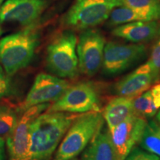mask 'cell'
<instances>
[{
	"mask_svg": "<svg viewBox=\"0 0 160 160\" xmlns=\"http://www.w3.org/2000/svg\"><path fill=\"white\" fill-rule=\"evenodd\" d=\"M79 115L45 111L35 118L30 128V160L51 159L70 126Z\"/></svg>",
	"mask_w": 160,
	"mask_h": 160,
	"instance_id": "cell-1",
	"label": "cell"
},
{
	"mask_svg": "<svg viewBox=\"0 0 160 160\" xmlns=\"http://www.w3.org/2000/svg\"><path fill=\"white\" fill-rule=\"evenodd\" d=\"M36 25L26 27L0 39V65L12 76L29 65L39 42Z\"/></svg>",
	"mask_w": 160,
	"mask_h": 160,
	"instance_id": "cell-2",
	"label": "cell"
},
{
	"mask_svg": "<svg viewBox=\"0 0 160 160\" xmlns=\"http://www.w3.org/2000/svg\"><path fill=\"white\" fill-rule=\"evenodd\" d=\"M102 124L103 117L100 111L80 114L62 139L53 160H69L77 157L102 128Z\"/></svg>",
	"mask_w": 160,
	"mask_h": 160,
	"instance_id": "cell-3",
	"label": "cell"
},
{
	"mask_svg": "<svg viewBox=\"0 0 160 160\" xmlns=\"http://www.w3.org/2000/svg\"><path fill=\"white\" fill-rule=\"evenodd\" d=\"M122 5V0H74L64 15L62 23L71 30L93 28L108 20L112 11Z\"/></svg>",
	"mask_w": 160,
	"mask_h": 160,
	"instance_id": "cell-4",
	"label": "cell"
},
{
	"mask_svg": "<svg viewBox=\"0 0 160 160\" xmlns=\"http://www.w3.org/2000/svg\"><path fill=\"white\" fill-rule=\"evenodd\" d=\"M77 44V38L72 31H65L53 38L46 52L48 70L59 78H74L79 71Z\"/></svg>",
	"mask_w": 160,
	"mask_h": 160,
	"instance_id": "cell-5",
	"label": "cell"
},
{
	"mask_svg": "<svg viewBox=\"0 0 160 160\" xmlns=\"http://www.w3.org/2000/svg\"><path fill=\"white\" fill-rule=\"evenodd\" d=\"M99 94L96 85L91 82H82L70 85L65 93L47 109L48 112H68L72 113L99 111Z\"/></svg>",
	"mask_w": 160,
	"mask_h": 160,
	"instance_id": "cell-6",
	"label": "cell"
},
{
	"mask_svg": "<svg viewBox=\"0 0 160 160\" xmlns=\"http://www.w3.org/2000/svg\"><path fill=\"white\" fill-rule=\"evenodd\" d=\"M105 38L99 30L90 28L80 33L77 44L80 71L88 77L94 76L102 66Z\"/></svg>",
	"mask_w": 160,
	"mask_h": 160,
	"instance_id": "cell-7",
	"label": "cell"
},
{
	"mask_svg": "<svg viewBox=\"0 0 160 160\" xmlns=\"http://www.w3.org/2000/svg\"><path fill=\"white\" fill-rule=\"evenodd\" d=\"M146 53L147 47L144 44L108 42L104 49L102 67L107 74H118L142 59Z\"/></svg>",
	"mask_w": 160,
	"mask_h": 160,
	"instance_id": "cell-8",
	"label": "cell"
},
{
	"mask_svg": "<svg viewBox=\"0 0 160 160\" xmlns=\"http://www.w3.org/2000/svg\"><path fill=\"white\" fill-rule=\"evenodd\" d=\"M50 103H44L30 108L23 112L13 131L7 137L6 146L9 160H30L29 136L32 122L39 114L47 111Z\"/></svg>",
	"mask_w": 160,
	"mask_h": 160,
	"instance_id": "cell-9",
	"label": "cell"
},
{
	"mask_svg": "<svg viewBox=\"0 0 160 160\" xmlns=\"http://www.w3.org/2000/svg\"><path fill=\"white\" fill-rule=\"evenodd\" d=\"M71 85L68 80L48 73H39L25 99L17 109L20 115L30 108L40 104L55 102Z\"/></svg>",
	"mask_w": 160,
	"mask_h": 160,
	"instance_id": "cell-10",
	"label": "cell"
},
{
	"mask_svg": "<svg viewBox=\"0 0 160 160\" xmlns=\"http://www.w3.org/2000/svg\"><path fill=\"white\" fill-rule=\"evenodd\" d=\"M48 5L49 0H5L0 10V23L34 25Z\"/></svg>",
	"mask_w": 160,
	"mask_h": 160,
	"instance_id": "cell-11",
	"label": "cell"
},
{
	"mask_svg": "<svg viewBox=\"0 0 160 160\" xmlns=\"http://www.w3.org/2000/svg\"><path fill=\"white\" fill-rule=\"evenodd\" d=\"M146 123L145 118L133 114L110 130L112 143L119 160L125 159L136 145L139 143Z\"/></svg>",
	"mask_w": 160,
	"mask_h": 160,
	"instance_id": "cell-12",
	"label": "cell"
},
{
	"mask_svg": "<svg viewBox=\"0 0 160 160\" xmlns=\"http://www.w3.org/2000/svg\"><path fill=\"white\" fill-rule=\"evenodd\" d=\"M153 85L154 78L147 62L116 83L114 91L119 97L134 99Z\"/></svg>",
	"mask_w": 160,
	"mask_h": 160,
	"instance_id": "cell-13",
	"label": "cell"
},
{
	"mask_svg": "<svg viewBox=\"0 0 160 160\" xmlns=\"http://www.w3.org/2000/svg\"><path fill=\"white\" fill-rule=\"evenodd\" d=\"M112 34L136 44L151 42L159 37L160 21H137L114 28Z\"/></svg>",
	"mask_w": 160,
	"mask_h": 160,
	"instance_id": "cell-14",
	"label": "cell"
},
{
	"mask_svg": "<svg viewBox=\"0 0 160 160\" xmlns=\"http://www.w3.org/2000/svg\"><path fill=\"white\" fill-rule=\"evenodd\" d=\"M81 160H119L109 131L99 130L82 151Z\"/></svg>",
	"mask_w": 160,
	"mask_h": 160,
	"instance_id": "cell-15",
	"label": "cell"
},
{
	"mask_svg": "<svg viewBox=\"0 0 160 160\" xmlns=\"http://www.w3.org/2000/svg\"><path fill=\"white\" fill-rule=\"evenodd\" d=\"M102 114L110 131L128 117L135 114L133 99L119 96L113 98L106 105Z\"/></svg>",
	"mask_w": 160,
	"mask_h": 160,
	"instance_id": "cell-16",
	"label": "cell"
},
{
	"mask_svg": "<svg viewBox=\"0 0 160 160\" xmlns=\"http://www.w3.org/2000/svg\"><path fill=\"white\" fill-rule=\"evenodd\" d=\"M133 105L136 115L145 119L154 117L160 109V83L133 99Z\"/></svg>",
	"mask_w": 160,
	"mask_h": 160,
	"instance_id": "cell-17",
	"label": "cell"
},
{
	"mask_svg": "<svg viewBox=\"0 0 160 160\" xmlns=\"http://www.w3.org/2000/svg\"><path fill=\"white\" fill-rule=\"evenodd\" d=\"M139 145L145 151L160 157L159 122L155 120L147 121Z\"/></svg>",
	"mask_w": 160,
	"mask_h": 160,
	"instance_id": "cell-18",
	"label": "cell"
},
{
	"mask_svg": "<svg viewBox=\"0 0 160 160\" xmlns=\"http://www.w3.org/2000/svg\"><path fill=\"white\" fill-rule=\"evenodd\" d=\"M123 5L133 9L145 21H160V0H122Z\"/></svg>",
	"mask_w": 160,
	"mask_h": 160,
	"instance_id": "cell-19",
	"label": "cell"
},
{
	"mask_svg": "<svg viewBox=\"0 0 160 160\" xmlns=\"http://www.w3.org/2000/svg\"><path fill=\"white\" fill-rule=\"evenodd\" d=\"M108 19V24L111 27H117L133 22L145 21L138 12L125 5L119 6L113 9Z\"/></svg>",
	"mask_w": 160,
	"mask_h": 160,
	"instance_id": "cell-20",
	"label": "cell"
},
{
	"mask_svg": "<svg viewBox=\"0 0 160 160\" xmlns=\"http://www.w3.org/2000/svg\"><path fill=\"white\" fill-rule=\"evenodd\" d=\"M20 114L8 105H0V137H7L17 125Z\"/></svg>",
	"mask_w": 160,
	"mask_h": 160,
	"instance_id": "cell-21",
	"label": "cell"
},
{
	"mask_svg": "<svg viewBox=\"0 0 160 160\" xmlns=\"http://www.w3.org/2000/svg\"><path fill=\"white\" fill-rule=\"evenodd\" d=\"M148 62L151 67L155 84L160 83V39L152 47Z\"/></svg>",
	"mask_w": 160,
	"mask_h": 160,
	"instance_id": "cell-22",
	"label": "cell"
},
{
	"mask_svg": "<svg viewBox=\"0 0 160 160\" xmlns=\"http://www.w3.org/2000/svg\"><path fill=\"white\" fill-rule=\"evenodd\" d=\"M124 160H160V157L144 149L134 147Z\"/></svg>",
	"mask_w": 160,
	"mask_h": 160,
	"instance_id": "cell-23",
	"label": "cell"
},
{
	"mask_svg": "<svg viewBox=\"0 0 160 160\" xmlns=\"http://www.w3.org/2000/svg\"><path fill=\"white\" fill-rule=\"evenodd\" d=\"M9 77L0 65V100L11 93L12 84Z\"/></svg>",
	"mask_w": 160,
	"mask_h": 160,
	"instance_id": "cell-24",
	"label": "cell"
},
{
	"mask_svg": "<svg viewBox=\"0 0 160 160\" xmlns=\"http://www.w3.org/2000/svg\"><path fill=\"white\" fill-rule=\"evenodd\" d=\"M5 159V142L3 138L0 137V160Z\"/></svg>",
	"mask_w": 160,
	"mask_h": 160,
	"instance_id": "cell-25",
	"label": "cell"
},
{
	"mask_svg": "<svg viewBox=\"0 0 160 160\" xmlns=\"http://www.w3.org/2000/svg\"><path fill=\"white\" fill-rule=\"evenodd\" d=\"M157 121L158 122L160 123V109L159 110V111H158L157 113Z\"/></svg>",
	"mask_w": 160,
	"mask_h": 160,
	"instance_id": "cell-26",
	"label": "cell"
},
{
	"mask_svg": "<svg viewBox=\"0 0 160 160\" xmlns=\"http://www.w3.org/2000/svg\"><path fill=\"white\" fill-rule=\"evenodd\" d=\"M5 0H0V10H1L2 6L3 3L5 2Z\"/></svg>",
	"mask_w": 160,
	"mask_h": 160,
	"instance_id": "cell-27",
	"label": "cell"
},
{
	"mask_svg": "<svg viewBox=\"0 0 160 160\" xmlns=\"http://www.w3.org/2000/svg\"><path fill=\"white\" fill-rule=\"evenodd\" d=\"M69 160H79L77 159V158H73V159H69Z\"/></svg>",
	"mask_w": 160,
	"mask_h": 160,
	"instance_id": "cell-28",
	"label": "cell"
},
{
	"mask_svg": "<svg viewBox=\"0 0 160 160\" xmlns=\"http://www.w3.org/2000/svg\"><path fill=\"white\" fill-rule=\"evenodd\" d=\"M159 39H160V35H159Z\"/></svg>",
	"mask_w": 160,
	"mask_h": 160,
	"instance_id": "cell-29",
	"label": "cell"
}]
</instances>
